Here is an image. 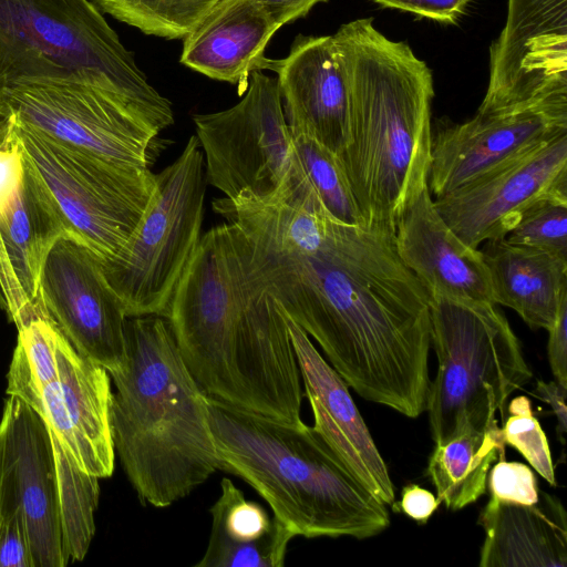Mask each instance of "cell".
Wrapping results in <instances>:
<instances>
[{
    "mask_svg": "<svg viewBox=\"0 0 567 567\" xmlns=\"http://www.w3.org/2000/svg\"><path fill=\"white\" fill-rule=\"evenodd\" d=\"M0 491L13 495L25 520L33 567H64L55 458L42 416L9 394L0 420Z\"/></svg>",
    "mask_w": 567,
    "mask_h": 567,
    "instance_id": "16",
    "label": "cell"
},
{
    "mask_svg": "<svg viewBox=\"0 0 567 567\" xmlns=\"http://www.w3.org/2000/svg\"><path fill=\"white\" fill-rule=\"evenodd\" d=\"M437 373L426 402L434 445L498 427L509 395L533 373L507 319L489 302L429 295Z\"/></svg>",
    "mask_w": 567,
    "mask_h": 567,
    "instance_id": "7",
    "label": "cell"
},
{
    "mask_svg": "<svg viewBox=\"0 0 567 567\" xmlns=\"http://www.w3.org/2000/svg\"><path fill=\"white\" fill-rule=\"evenodd\" d=\"M508 417L502 429L505 444L515 447L550 485L555 473L549 443L526 396H516L508 405Z\"/></svg>",
    "mask_w": 567,
    "mask_h": 567,
    "instance_id": "30",
    "label": "cell"
},
{
    "mask_svg": "<svg viewBox=\"0 0 567 567\" xmlns=\"http://www.w3.org/2000/svg\"><path fill=\"white\" fill-rule=\"evenodd\" d=\"M394 243L401 260L429 295L494 303L480 249L466 245L447 226L427 187L399 218Z\"/></svg>",
    "mask_w": 567,
    "mask_h": 567,
    "instance_id": "21",
    "label": "cell"
},
{
    "mask_svg": "<svg viewBox=\"0 0 567 567\" xmlns=\"http://www.w3.org/2000/svg\"><path fill=\"white\" fill-rule=\"evenodd\" d=\"M207 400L219 470L249 484L295 536L365 539L389 527L386 505L312 426Z\"/></svg>",
    "mask_w": 567,
    "mask_h": 567,
    "instance_id": "5",
    "label": "cell"
},
{
    "mask_svg": "<svg viewBox=\"0 0 567 567\" xmlns=\"http://www.w3.org/2000/svg\"><path fill=\"white\" fill-rule=\"evenodd\" d=\"M391 9L412 12L442 23H455L472 0H373Z\"/></svg>",
    "mask_w": 567,
    "mask_h": 567,
    "instance_id": "33",
    "label": "cell"
},
{
    "mask_svg": "<svg viewBox=\"0 0 567 567\" xmlns=\"http://www.w3.org/2000/svg\"><path fill=\"white\" fill-rule=\"evenodd\" d=\"M567 190V132L514 155L433 200L447 226L468 246L506 237L542 197Z\"/></svg>",
    "mask_w": 567,
    "mask_h": 567,
    "instance_id": "13",
    "label": "cell"
},
{
    "mask_svg": "<svg viewBox=\"0 0 567 567\" xmlns=\"http://www.w3.org/2000/svg\"><path fill=\"white\" fill-rule=\"evenodd\" d=\"M247 239L225 223L202 235L164 317L204 393L298 423L301 374L285 315L247 274Z\"/></svg>",
    "mask_w": 567,
    "mask_h": 567,
    "instance_id": "2",
    "label": "cell"
},
{
    "mask_svg": "<svg viewBox=\"0 0 567 567\" xmlns=\"http://www.w3.org/2000/svg\"><path fill=\"white\" fill-rule=\"evenodd\" d=\"M247 245L249 279L317 341L348 386L408 417L425 411L429 293L394 235L330 217L310 250Z\"/></svg>",
    "mask_w": 567,
    "mask_h": 567,
    "instance_id": "1",
    "label": "cell"
},
{
    "mask_svg": "<svg viewBox=\"0 0 567 567\" xmlns=\"http://www.w3.org/2000/svg\"><path fill=\"white\" fill-rule=\"evenodd\" d=\"M209 185L233 202H265L287 179L293 158L277 80L251 73L238 103L193 116Z\"/></svg>",
    "mask_w": 567,
    "mask_h": 567,
    "instance_id": "11",
    "label": "cell"
},
{
    "mask_svg": "<svg viewBox=\"0 0 567 567\" xmlns=\"http://www.w3.org/2000/svg\"><path fill=\"white\" fill-rule=\"evenodd\" d=\"M7 393L42 416L82 472L99 480L113 474L111 375L80 354L60 329L53 347L31 357L14 348Z\"/></svg>",
    "mask_w": 567,
    "mask_h": 567,
    "instance_id": "10",
    "label": "cell"
},
{
    "mask_svg": "<svg viewBox=\"0 0 567 567\" xmlns=\"http://www.w3.org/2000/svg\"><path fill=\"white\" fill-rule=\"evenodd\" d=\"M504 457L505 442L499 426L465 433L445 444L434 445L426 475L436 489L439 502L457 511L486 492L491 465Z\"/></svg>",
    "mask_w": 567,
    "mask_h": 567,
    "instance_id": "26",
    "label": "cell"
},
{
    "mask_svg": "<svg viewBox=\"0 0 567 567\" xmlns=\"http://www.w3.org/2000/svg\"><path fill=\"white\" fill-rule=\"evenodd\" d=\"M65 235L52 200L25 161L21 185L0 197V308L17 329L49 317L41 276L52 247Z\"/></svg>",
    "mask_w": 567,
    "mask_h": 567,
    "instance_id": "18",
    "label": "cell"
},
{
    "mask_svg": "<svg viewBox=\"0 0 567 567\" xmlns=\"http://www.w3.org/2000/svg\"><path fill=\"white\" fill-rule=\"evenodd\" d=\"M30 79L84 82L121 99L162 132L174 123L172 103L91 0H0V91Z\"/></svg>",
    "mask_w": 567,
    "mask_h": 567,
    "instance_id": "6",
    "label": "cell"
},
{
    "mask_svg": "<svg viewBox=\"0 0 567 567\" xmlns=\"http://www.w3.org/2000/svg\"><path fill=\"white\" fill-rule=\"evenodd\" d=\"M40 288L48 316L73 348L109 373L121 369L127 316L104 278L101 259L62 236L45 260Z\"/></svg>",
    "mask_w": 567,
    "mask_h": 567,
    "instance_id": "15",
    "label": "cell"
},
{
    "mask_svg": "<svg viewBox=\"0 0 567 567\" xmlns=\"http://www.w3.org/2000/svg\"><path fill=\"white\" fill-rule=\"evenodd\" d=\"M271 71L291 135L339 155L349 141V92L333 37L299 34L286 58L272 60Z\"/></svg>",
    "mask_w": 567,
    "mask_h": 567,
    "instance_id": "19",
    "label": "cell"
},
{
    "mask_svg": "<svg viewBox=\"0 0 567 567\" xmlns=\"http://www.w3.org/2000/svg\"><path fill=\"white\" fill-rule=\"evenodd\" d=\"M204 200V156L194 135L155 174L153 196L128 240L101 261L127 317L165 315L202 237Z\"/></svg>",
    "mask_w": 567,
    "mask_h": 567,
    "instance_id": "8",
    "label": "cell"
},
{
    "mask_svg": "<svg viewBox=\"0 0 567 567\" xmlns=\"http://www.w3.org/2000/svg\"><path fill=\"white\" fill-rule=\"evenodd\" d=\"M208 545L196 567H282L296 537L258 503L246 499L229 478L209 509Z\"/></svg>",
    "mask_w": 567,
    "mask_h": 567,
    "instance_id": "25",
    "label": "cell"
},
{
    "mask_svg": "<svg viewBox=\"0 0 567 567\" xmlns=\"http://www.w3.org/2000/svg\"><path fill=\"white\" fill-rule=\"evenodd\" d=\"M328 0H258L272 21L279 27L306 17L318 3Z\"/></svg>",
    "mask_w": 567,
    "mask_h": 567,
    "instance_id": "36",
    "label": "cell"
},
{
    "mask_svg": "<svg viewBox=\"0 0 567 567\" xmlns=\"http://www.w3.org/2000/svg\"><path fill=\"white\" fill-rule=\"evenodd\" d=\"M506 238L567 260V190L533 203Z\"/></svg>",
    "mask_w": 567,
    "mask_h": 567,
    "instance_id": "29",
    "label": "cell"
},
{
    "mask_svg": "<svg viewBox=\"0 0 567 567\" xmlns=\"http://www.w3.org/2000/svg\"><path fill=\"white\" fill-rule=\"evenodd\" d=\"M487 483L491 496L499 499L520 504L538 501L539 489L534 472L523 463L499 460L492 467Z\"/></svg>",
    "mask_w": 567,
    "mask_h": 567,
    "instance_id": "32",
    "label": "cell"
},
{
    "mask_svg": "<svg viewBox=\"0 0 567 567\" xmlns=\"http://www.w3.org/2000/svg\"><path fill=\"white\" fill-rule=\"evenodd\" d=\"M278 30L258 0H218L182 39L179 61L243 94L252 72L271 70L265 50Z\"/></svg>",
    "mask_w": 567,
    "mask_h": 567,
    "instance_id": "22",
    "label": "cell"
},
{
    "mask_svg": "<svg viewBox=\"0 0 567 567\" xmlns=\"http://www.w3.org/2000/svg\"><path fill=\"white\" fill-rule=\"evenodd\" d=\"M295 156L326 210L337 220L364 226L336 153L305 135H291Z\"/></svg>",
    "mask_w": 567,
    "mask_h": 567,
    "instance_id": "28",
    "label": "cell"
},
{
    "mask_svg": "<svg viewBox=\"0 0 567 567\" xmlns=\"http://www.w3.org/2000/svg\"><path fill=\"white\" fill-rule=\"evenodd\" d=\"M566 392L567 388L557 381L545 382L538 380L535 388V395L546 402L553 410L557 420V435L560 442L565 443L566 424Z\"/></svg>",
    "mask_w": 567,
    "mask_h": 567,
    "instance_id": "37",
    "label": "cell"
},
{
    "mask_svg": "<svg viewBox=\"0 0 567 567\" xmlns=\"http://www.w3.org/2000/svg\"><path fill=\"white\" fill-rule=\"evenodd\" d=\"M0 567H33L23 513L7 494H0Z\"/></svg>",
    "mask_w": 567,
    "mask_h": 567,
    "instance_id": "31",
    "label": "cell"
},
{
    "mask_svg": "<svg viewBox=\"0 0 567 567\" xmlns=\"http://www.w3.org/2000/svg\"><path fill=\"white\" fill-rule=\"evenodd\" d=\"M567 94V0H508L489 51V80L477 113Z\"/></svg>",
    "mask_w": 567,
    "mask_h": 567,
    "instance_id": "14",
    "label": "cell"
},
{
    "mask_svg": "<svg viewBox=\"0 0 567 567\" xmlns=\"http://www.w3.org/2000/svg\"><path fill=\"white\" fill-rule=\"evenodd\" d=\"M11 126L66 236L101 261L113 257L143 217L154 193L155 173L58 142L12 116Z\"/></svg>",
    "mask_w": 567,
    "mask_h": 567,
    "instance_id": "9",
    "label": "cell"
},
{
    "mask_svg": "<svg viewBox=\"0 0 567 567\" xmlns=\"http://www.w3.org/2000/svg\"><path fill=\"white\" fill-rule=\"evenodd\" d=\"M548 333L547 352L550 370L555 381L567 388V301L561 306Z\"/></svg>",
    "mask_w": 567,
    "mask_h": 567,
    "instance_id": "34",
    "label": "cell"
},
{
    "mask_svg": "<svg viewBox=\"0 0 567 567\" xmlns=\"http://www.w3.org/2000/svg\"><path fill=\"white\" fill-rule=\"evenodd\" d=\"M401 509L414 520L425 524L437 509L439 499L419 485H408L402 491Z\"/></svg>",
    "mask_w": 567,
    "mask_h": 567,
    "instance_id": "35",
    "label": "cell"
},
{
    "mask_svg": "<svg viewBox=\"0 0 567 567\" xmlns=\"http://www.w3.org/2000/svg\"><path fill=\"white\" fill-rule=\"evenodd\" d=\"M125 351L110 373L114 450L141 503L167 507L219 470L207 395L164 316L127 317Z\"/></svg>",
    "mask_w": 567,
    "mask_h": 567,
    "instance_id": "4",
    "label": "cell"
},
{
    "mask_svg": "<svg viewBox=\"0 0 567 567\" xmlns=\"http://www.w3.org/2000/svg\"><path fill=\"white\" fill-rule=\"evenodd\" d=\"M567 132V94L523 106L476 113L432 134L427 188L450 193L514 155Z\"/></svg>",
    "mask_w": 567,
    "mask_h": 567,
    "instance_id": "17",
    "label": "cell"
},
{
    "mask_svg": "<svg viewBox=\"0 0 567 567\" xmlns=\"http://www.w3.org/2000/svg\"><path fill=\"white\" fill-rule=\"evenodd\" d=\"M332 37L349 92V141L338 157L364 226L394 235L427 187L432 71L371 18L344 23Z\"/></svg>",
    "mask_w": 567,
    "mask_h": 567,
    "instance_id": "3",
    "label": "cell"
},
{
    "mask_svg": "<svg viewBox=\"0 0 567 567\" xmlns=\"http://www.w3.org/2000/svg\"><path fill=\"white\" fill-rule=\"evenodd\" d=\"M282 312L312 411V427L371 493L385 505H392L395 493L388 466L347 383L319 353L310 337Z\"/></svg>",
    "mask_w": 567,
    "mask_h": 567,
    "instance_id": "20",
    "label": "cell"
},
{
    "mask_svg": "<svg viewBox=\"0 0 567 567\" xmlns=\"http://www.w3.org/2000/svg\"><path fill=\"white\" fill-rule=\"evenodd\" d=\"M147 35L183 39L218 0H91Z\"/></svg>",
    "mask_w": 567,
    "mask_h": 567,
    "instance_id": "27",
    "label": "cell"
},
{
    "mask_svg": "<svg viewBox=\"0 0 567 567\" xmlns=\"http://www.w3.org/2000/svg\"><path fill=\"white\" fill-rule=\"evenodd\" d=\"M0 109L49 137L105 161L151 169L162 131L121 99L84 82L20 80Z\"/></svg>",
    "mask_w": 567,
    "mask_h": 567,
    "instance_id": "12",
    "label": "cell"
},
{
    "mask_svg": "<svg viewBox=\"0 0 567 567\" xmlns=\"http://www.w3.org/2000/svg\"><path fill=\"white\" fill-rule=\"evenodd\" d=\"M11 126V116L0 109V141L8 134Z\"/></svg>",
    "mask_w": 567,
    "mask_h": 567,
    "instance_id": "38",
    "label": "cell"
},
{
    "mask_svg": "<svg viewBox=\"0 0 567 567\" xmlns=\"http://www.w3.org/2000/svg\"><path fill=\"white\" fill-rule=\"evenodd\" d=\"M478 524L484 529L480 567H565L566 511L554 495L539 491L534 504L491 496Z\"/></svg>",
    "mask_w": 567,
    "mask_h": 567,
    "instance_id": "23",
    "label": "cell"
},
{
    "mask_svg": "<svg viewBox=\"0 0 567 567\" xmlns=\"http://www.w3.org/2000/svg\"><path fill=\"white\" fill-rule=\"evenodd\" d=\"M484 243L480 251L494 303L515 310L529 328L548 331L567 301V260L506 237Z\"/></svg>",
    "mask_w": 567,
    "mask_h": 567,
    "instance_id": "24",
    "label": "cell"
}]
</instances>
